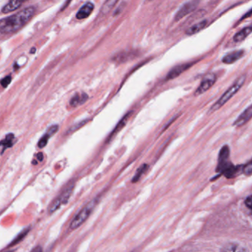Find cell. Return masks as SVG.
<instances>
[{
	"instance_id": "obj_1",
	"label": "cell",
	"mask_w": 252,
	"mask_h": 252,
	"mask_svg": "<svg viewBox=\"0 0 252 252\" xmlns=\"http://www.w3.org/2000/svg\"><path fill=\"white\" fill-rule=\"evenodd\" d=\"M36 7L30 6L17 14L0 20V37L18 32L33 18Z\"/></svg>"
},
{
	"instance_id": "obj_2",
	"label": "cell",
	"mask_w": 252,
	"mask_h": 252,
	"mask_svg": "<svg viewBox=\"0 0 252 252\" xmlns=\"http://www.w3.org/2000/svg\"><path fill=\"white\" fill-rule=\"evenodd\" d=\"M245 81H246V76H242L239 77L235 82L225 91V94L218 100V101L212 105L209 110V113H213L214 112L217 111L220 107H222L227 101H229L240 91V88L244 85Z\"/></svg>"
},
{
	"instance_id": "obj_3",
	"label": "cell",
	"mask_w": 252,
	"mask_h": 252,
	"mask_svg": "<svg viewBox=\"0 0 252 252\" xmlns=\"http://www.w3.org/2000/svg\"><path fill=\"white\" fill-rule=\"evenodd\" d=\"M99 200V197H95L91 201H90L88 204L85 205V207L79 212V214L73 218V220L70 222V229L74 230L76 228H79L80 225H82L87 220L91 214L92 213L94 209H95V206L98 204Z\"/></svg>"
},
{
	"instance_id": "obj_4",
	"label": "cell",
	"mask_w": 252,
	"mask_h": 252,
	"mask_svg": "<svg viewBox=\"0 0 252 252\" xmlns=\"http://www.w3.org/2000/svg\"><path fill=\"white\" fill-rule=\"evenodd\" d=\"M73 189H74V182L69 183L62 193H60V195L51 203L48 209L50 214L54 213L62 205L66 204L67 203L73 192Z\"/></svg>"
},
{
	"instance_id": "obj_5",
	"label": "cell",
	"mask_w": 252,
	"mask_h": 252,
	"mask_svg": "<svg viewBox=\"0 0 252 252\" xmlns=\"http://www.w3.org/2000/svg\"><path fill=\"white\" fill-rule=\"evenodd\" d=\"M230 149L228 145L223 146L221 148L218 157V164L216 168V172L222 173L224 170L231 164L229 161Z\"/></svg>"
},
{
	"instance_id": "obj_6",
	"label": "cell",
	"mask_w": 252,
	"mask_h": 252,
	"mask_svg": "<svg viewBox=\"0 0 252 252\" xmlns=\"http://www.w3.org/2000/svg\"><path fill=\"white\" fill-rule=\"evenodd\" d=\"M200 3V0H190L189 2H186L184 5L180 8L177 14L175 16V21L178 22L182 20L184 17L188 14H191L197 8L198 4Z\"/></svg>"
},
{
	"instance_id": "obj_7",
	"label": "cell",
	"mask_w": 252,
	"mask_h": 252,
	"mask_svg": "<svg viewBox=\"0 0 252 252\" xmlns=\"http://www.w3.org/2000/svg\"><path fill=\"white\" fill-rule=\"evenodd\" d=\"M216 80V76L214 73H211V74L205 76L204 79H203L201 83H200V86L196 90L194 95L197 96V95H202V94L206 93V91H209L215 85Z\"/></svg>"
},
{
	"instance_id": "obj_8",
	"label": "cell",
	"mask_w": 252,
	"mask_h": 252,
	"mask_svg": "<svg viewBox=\"0 0 252 252\" xmlns=\"http://www.w3.org/2000/svg\"><path fill=\"white\" fill-rule=\"evenodd\" d=\"M192 64L193 63H184V64H178V65L175 66V67H172V68L169 70V73L166 75V80H172V79L178 77L181 73H184L186 70L190 68Z\"/></svg>"
},
{
	"instance_id": "obj_9",
	"label": "cell",
	"mask_w": 252,
	"mask_h": 252,
	"mask_svg": "<svg viewBox=\"0 0 252 252\" xmlns=\"http://www.w3.org/2000/svg\"><path fill=\"white\" fill-rule=\"evenodd\" d=\"M244 56V51L239 50L232 52L228 53L226 55L224 56L222 59V62L224 64H231L236 63Z\"/></svg>"
},
{
	"instance_id": "obj_10",
	"label": "cell",
	"mask_w": 252,
	"mask_h": 252,
	"mask_svg": "<svg viewBox=\"0 0 252 252\" xmlns=\"http://www.w3.org/2000/svg\"><path fill=\"white\" fill-rule=\"evenodd\" d=\"M252 116V105H250L247 109H246V110L243 111V113H242L239 116L237 120L233 124V126H237V127L243 126V125H244L245 124L247 123V122L250 120Z\"/></svg>"
},
{
	"instance_id": "obj_11",
	"label": "cell",
	"mask_w": 252,
	"mask_h": 252,
	"mask_svg": "<svg viewBox=\"0 0 252 252\" xmlns=\"http://www.w3.org/2000/svg\"><path fill=\"white\" fill-rule=\"evenodd\" d=\"M94 10V5L91 2H86L76 14V19L82 20L90 17Z\"/></svg>"
},
{
	"instance_id": "obj_12",
	"label": "cell",
	"mask_w": 252,
	"mask_h": 252,
	"mask_svg": "<svg viewBox=\"0 0 252 252\" xmlns=\"http://www.w3.org/2000/svg\"><path fill=\"white\" fill-rule=\"evenodd\" d=\"M26 1L27 0H10L9 2L2 8V12L3 14H8V13L17 11Z\"/></svg>"
},
{
	"instance_id": "obj_13",
	"label": "cell",
	"mask_w": 252,
	"mask_h": 252,
	"mask_svg": "<svg viewBox=\"0 0 252 252\" xmlns=\"http://www.w3.org/2000/svg\"><path fill=\"white\" fill-rule=\"evenodd\" d=\"M132 112H129V113H126L122 119H121L120 122L117 124L115 129L112 131L110 135H109L108 138H107V142L111 141L112 138L115 136V135H117L118 132H120L124 127H125V125L127 123L128 119L130 117L131 114H132Z\"/></svg>"
},
{
	"instance_id": "obj_14",
	"label": "cell",
	"mask_w": 252,
	"mask_h": 252,
	"mask_svg": "<svg viewBox=\"0 0 252 252\" xmlns=\"http://www.w3.org/2000/svg\"><path fill=\"white\" fill-rule=\"evenodd\" d=\"M59 126L58 125H53L51 127L48 128L47 132H45V135L42 136V138H41L40 141L38 143V146H39V148H43L45 146L47 145L48 142V139H49L51 137H52L56 132L58 131Z\"/></svg>"
},
{
	"instance_id": "obj_15",
	"label": "cell",
	"mask_w": 252,
	"mask_h": 252,
	"mask_svg": "<svg viewBox=\"0 0 252 252\" xmlns=\"http://www.w3.org/2000/svg\"><path fill=\"white\" fill-rule=\"evenodd\" d=\"M207 25L208 20H202V21L199 22V23L190 26V27L187 29L186 33H187L188 36H192V35L196 34V33H199V32L203 30V29L207 26Z\"/></svg>"
},
{
	"instance_id": "obj_16",
	"label": "cell",
	"mask_w": 252,
	"mask_h": 252,
	"mask_svg": "<svg viewBox=\"0 0 252 252\" xmlns=\"http://www.w3.org/2000/svg\"><path fill=\"white\" fill-rule=\"evenodd\" d=\"M14 140L15 137L14 134L10 133L7 135L2 141H0V155H2L7 149L12 147Z\"/></svg>"
},
{
	"instance_id": "obj_17",
	"label": "cell",
	"mask_w": 252,
	"mask_h": 252,
	"mask_svg": "<svg viewBox=\"0 0 252 252\" xmlns=\"http://www.w3.org/2000/svg\"><path fill=\"white\" fill-rule=\"evenodd\" d=\"M252 32V26H248V27L244 28V29H242L240 32H237L235 35L234 36V42H241L243 41H244L249 35L251 34Z\"/></svg>"
},
{
	"instance_id": "obj_18",
	"label": "cell",
	"mask_w": 252,
	"mask_h": 252,
	"mask_svg": "<svg viewBox=\"0 0 252 252\" xmlns=\"http://www.w3.org/2000/svg\"><path fill=\"white\" fill-rule=\"evenodd\" d=\"M88 99V94H77L71 98L70 101V104L72 107H76L79 105H82L84 103L86 102L87 100Z\"/></svg>"
},
{
	"instance_id": "obj_19",
	"label": "cell",
	"mask_w": 252,
	"mask_h": 252,
	"mask_svg": "<svg viewBox=\"0 0 252 252\" xmlns=\"http://www.w3.org/2000/svg\"><path fill=\"white\" fill-rule=\"evenodd\" d=\"M240 170H241V169H240V166H236L231 164L222 172V174H223L227 178H233L237 176V174H238V172H240Z\"/></svg>"
},
{
	"instance_id": "obj_20",
	"label": "cell",
	"mask_w": 252,
	"mask_h": 252,
	"mask_svg": "<svg viewBox=\"0 0 252 252\" xmlns=\"http://www.w3.org/2000/svg\"><path fill=\"white\" fill-rule=\"evenodd\" d=\"M119 0H106L101 9V13L102 14H107L117 3Z\"/></svg>"
},
{
	"instance_id": "obj_21",
	"label": "cell",
	"mask_w": 252,
	"mask_h": 252,
	"mask_svg": "<svg viewBox=\"0 0 252 252\" xmlns=\"http://www.w3.org/2000/svg\"><path fill=\"white\" fill-rule=\"evenodd\" d=\"M149 166L146 163L144 164L141 165L139 168H138V170H137L136 173L134 175L133 178L132 179V183H137L138 181H139L140 178H141L143 175H144V172L147 170L148 169Z\"/></svg>"
},
{
	"instance_id": "obj_22",
	"label": "cell",
	"mask_w": 252,
	"mask_h": 252,
	"mask_svg": "<svg viewBox=\"0 0 252 252\" xmlns=\"http://www.w3.org/2000/svg\"><path fill=\"white\" fill-rule=\"evenodd\" d=\"M29 230H30V228H25L24 230H23V231H22L21 232H20V234L15 237V239L13 240L12 243L10 244V246H14V245L17 244V243L21 242L22 240H23V239L27 235Z\"/></svg>"
},
{
	"instance_id": "obj_23",
	"label": "cell",
	"mask_w": 252,
	"mask_h": 252,
	"mask_svg": "<svg viewBox=\"0 0 252 252\" xmlns=\"http://www.w3.org/2000/svg\"><path fill=\"white\" fill-rule=\"evenodd\" d=\"M222 250L225 251V252H243V251H246V249H242L237 245L232 244L225 246V249H222Z\"/></svg>"
},
{
	"instance_id": "obj_24",
	"label": "cell",
	"mask_w": 252,
	"mask_h": 252,
	"mask_svg": "<svg viewBox=\"0 0 252 252\" xmlns=\"http://www.w3.org/2000/svg\"><path fill=\"white\" fill-rule=\"evenodd\" d=\"M242 170H243V173L245 174V175H247V176H250V175H252V161H249L247 163H246V165H245L244 166H243V169H242Z\"/></svg>"
},
{
	"instance_id": "obj_25",
	"label": "cell",
	"mask_w": 252,
	"mask_h": 252,
	"mask_svg": "<svg viewBox=\"0 0 252 252\" xmlns=\"http://www.w3.org/2000/svg\"><path fill=\"white\" fill-rule=\"evenodd\" d=\"M87 122H88V120H85L82 121V122H78L77 124H76V125H73V126L70 127V129H69L67 133H70V132H74V131L77 130L78 129H79V128L82 127L83 125H85V124L87 123Z\"/></svg>"
},
{
	"instance_id": "obj_26",
	"label": "cell",
	"mask_w": 252,
	"mask_h": 252,
	"mask_svg": "<svg viewBox=\"0 0 252 252\" xmlns=\"http://www.w3.org/2000/svg\"><path fill=\"white\" fill-rule=\"evenodd\" d=\"M11 82V76H6V77L4 78L0 83H1V85H2L3 88H7L8 85H10V83Z\"/></svg>"
},
{
	"instance_id": "obj_27",
	"label": "cell",
	"mask_w": 252,
	"mask_h": 252,
	"mask_svg": "<svg viewBox=\"0 0 252 252\" xmlns=\"http://www.w3.org/2000/svg\"><path fill=\"white\" fill-rule=\"evenodd\" d=\"M245 204L249 208V209H252V196H249L245 200Z\"/></svg>"
},
{
	"instance_id": "obj_28",
	"label": "cell",
	"mask_w": 252,
	"mask_h": 252,
	"mask_svg": "<svg viewBox=\"0 0 252 252\" xmlns=\"http://www.w3.org/2000/svg\"><path fill=\"white\" fill-rule=\"evenodd\" d=\"M36 158H37L39 161H42V160H43V154H42V153H39L37 156H36Z\"/></svg>"
},
{
	"instance_id": "obj_29",
	"label": "cell",
	"mask_w": 252,
	"mask_h": 252,
	"mask_svg": "<svg viewBox=\"0 0 252 252\" xmlns=\"http://www.w3.org/2000/svg\"><path fill=\"white\" fill-rule=\"evenodd\" d=\"M251 15H252V11L251 10H249V12L247 13V14H246V15H244V17H243V18H242L241 21L243 20H244L245 18H247V17H250Z\"/></svg>"
},
{
	"instance_id": "obj_30",
	"label": "cell",
	"mask_w": 252,
	"mask_h": 252,
	"mask_svg": "<svg viewBox=\"0 0 252 252\" xmlns=\"http://www.w3.org/2000/svg\"><path fill=\"white\" fill-rule=\"evenodd\" d=\"M70 1H71V0H67V2H66L65 5H64L63 9H64V8H67V5H68L69 3L70 2Z\"/></svg>"
},
{
	"instance_id": "obj_31",
	"label": "cell",
	"mask_w": 252,
	"mask_h": 252,
	"mask_svg": "<svg viewBox=\"0 0 252 252\" xmlns=\"http://www.w3.org/2000/svg\"><path fill=\"white\" fill-rule=\"evenodd\" d=\"M35 52H36V48H33V49L31 51V53H32V54H33Z\"/></svg>"
}]
</instances>
